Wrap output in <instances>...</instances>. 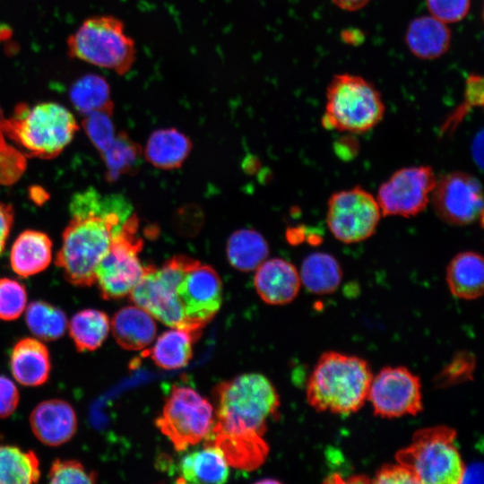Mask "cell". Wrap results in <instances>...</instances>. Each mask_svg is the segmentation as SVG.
I'll list each match as a JSON object with an SVG mask.
<instances>
[{
	"mask_svg": "<svg viewBox=\"0 0 484 484\" xmlns=\"http://www.w3.org/2000/svg\"><path fill=\"white\" fill-rule=\"evenodd\" d=\"M132 210L120 194L101 195L92 187L73 194L69 204L72 218L56 258L68 282L82 287L95 283L97 266Z\"/></svg>",
	"mask_w": 484,
	"mask_h": 484,
	"instance_id": "1",
	"label": "cell"
},
{
	"mask_svg": "<svg viewBox=\"0 0 484 484\" xmlns=\"http://www.w3.org/2000/svg\"><path fill=\"white\" fill-rule=\"evenodd\" d=\"M209 436H263L280 407L279 394L264 376L248 373L220 383Z\"/></svg>",
	"mask_w": 484,
	"mask_h": 484,
	"instance_id": "2",
	"label": "cell"
},
{
	"mask_svg": "<svg viewBox=\"0 0 484 484\" xmlns=\"http://www.w3.org/2000/svg\"><path fill=\"white\" fill-rule=\"evenodd\" d=\"M372 371L366 360L326 351L316 362L307 385V400L317 411L350 414L367 401Z\"/></svg>",
	"mask_w": 484,
	"mask_h": 484,
	"instance_id": "3",
	"label": "cell"
},
{
	"mask_svg": "<svg viewBox=\"0 0 484 484\" xmlns=\"http://www.w3.org/2000/svg\"><path fill=\"white\" fill-rule=\"evenodd\" d=\"M79 125L73 115L56 102H42L30 108L18 104L0 131L12 139L26 157L53 159L72 142Z\"/></svg>",
	"mask_w": 484,
	"mask_h": 484,
	"instance_id": "4",
	"label": "cell"
},
{
	"mask_svg": "<svg viewBox=\"0 0 484 484\" xmlns=\"http://www.w3.org/2000/svg\"><path fill=\"white\" fill-rule=\"evenodd\" d=\"M456 431L447 426L417 430L411 442L395 454L417 483H462L465 466L455 445Z\"/></svg>",
	"mask_w": 484,
	"mask_h": 484,
	"instance_id": "5",
	"label": "cell"
},
{
	"mask_svg": "<svg viewBox=\"0 0 484 484\" xmlns=\"http://www.w3.org/2000/svg\"><path fill=\"white\" fill-rule=\"evenodd\" d=\"M385 104L378 90L361 76L335 74L326 88L322 125L329 130L365 133L383 119Z\"/></svg>",
	"mask_w": 484,
	"mask_h": 484,
	"instance_id": "6",
	"label": "cell"
},
{
	"mask_svg": "<svg viewBox=\"0 0 484 484\" xmlns=\"http://www.w3.org/2000/svg\"><path fill=\"white\" fill-rule=\"evenodd\" d=\"M68 55L93 65L126 74L136 60L134 40L124 22L112 15L85 20L67 39Z\"/></svg>",
	"mask_w": 484,
	"mask_h": 484,
	"instance_id": "7",
	"label": "cell"
},
{
	"mask_svg": "<svg viewBox=\"0 0 484 484\" xmlns=\"http://www.w3.org/2000/svg\"><path fill=\"white\" fill-rule=\"evenodd\" d=\"M198 262L177 255L160 268L145 266L142 278L128 294L130 300L163 324L184 330L185 315L177 287L185 273Z\"/></svg>",
	"mask_w": 484,
	"mask_h": 484,
	"instance_id": "8",
	"label": "cell"
},
{
	"mask_svg": "<svg viewBox=\"0 0 484 484\" xmlns=\"http://www.w3.org/2000/svg\"><path fill=\"white\" fill-rule=\"evenodd\" d=\"M138 228L139 219L136 214H131L113 236L97 266L95 282L105 299H118L128 295L144 272L145 266L138 257L143 248Z\"/></svg>",
	"mask_w": 484,
	"mask_h": 484,
	"instance_id": "9",
	"label": "cell"
},
{
	"mask_svg": "<svg viewBox=\"0 0 484 484\" xmlns=\"http://www.w3.org/2000/svg\"><path fill=\"white\" fill-rule=\"evenodd\" d=\"M212 404L188 386L174 385L155 424L177 451H184L205 439L212 428Z\"/></svg>",
	"mask_w": 484,
	"mask_h": 484,
	"instance_id": "10",
	"label": "cell"
},
{
	"mask_svg": "<svg viewBox=\"0 0 484 484\" xmlns=\"http://www.w3.org/2000/svg\"><path fill=\"white\" fill-rule=\"evenodd\" d=\"M381 216L376 198L360 186L335 192L327 203V226L333 236L345 244L370 238Z\"/></svg>",
	"mask_w": 484,
	"mask_h": 484,
	"instance_id": "11",
	"label": "cell"
},
{
	"mask_svg": "<svg viewBox=\"0 0 484 484\" xmlns=\"http://www.w3.org/2000/svg\"><path fill=\"white\" fill-rule=\"evenodd\" d=\"M436 177L429 166H411L396 170L378 188L376 200L383 216L410 218L428 204Z\"/></svg>",
	"mask_w": 484,
	"mask_h": 484,
	"instance_id": "12",
	"label": "cell"
},
{
	"mask_svg": "<svg viewBox=\"0 0 484 484\" xmlns=\"http://www.w3.org/2000/svg\"><path fill=\"white\" fill-rule=\"evenodd\" d=\"M367 400L383 418L414 416L423 410L420 380L405 367H384L373 376Z\"/></svg>",
	"mask_w": 484,
	"mask_h": 484,
	"instance_id": "13",
	"label": "cell"
},
{
	"mask_svg": "<svg viewBox=\"0 0 484 484\" xmlns=\"http://www.w3.org/2000/svg\"><path fill=\"white\" fill-rule=\"evenodd\" d=\"M177 295L184 310V330L198 338L222 303V282L218 272L198 262L185 273Z\"/></svg>",
	"mask_w": 484,
	"mask_h": 484,
	"instance_id": "14",
	"label": "cell"
},
{
	"mask_svg": "<svg viewBox=\"0 0 484 484\" xmlns=\"http://www.w3.org/2000/svg\"><path fill=\"white\" fill-rule=\"evenodd\" d=\"M430 200L439 218L449 224L462 226L482 220L481 185L471 174L454 171L436 179Z\"/></svg>",
	"mask_w": 484,
	"mask_h": 484,
	"instance_id": "15",
	"label": "cell"
},
{
	"mask_svg": "<svg viewBox=\"0 0 484 484\" xmlns=\"http://www.w3.org/2000/svg\"><path fill=\"white\" fill-rule=\"evenodd\" d=\"M35 436L43 444L57 446L69 441L77 429V416L73 406L60 399L39 403L30 416Z\"/></svg>",
	"mask_w": 484,
	"mask_h": 484,
	"instance_id": "16",
	"label": "cell"
},
{
	"mask_svg": "<svg viewBox=\"0 0 484 484\" xmlns=\"http://www.w3.org/2000/svg\"><path fill=\"white\" fill-rule=\"evenodd\" d=\"M256 269L255 287L264 302L284 305L297 297L301 281L291 263L282 258H272L264 261Z\"/></svg>",
	"mask_w": 484,
	"mask_h": 484,
	"instance_id": "17",
	"label": "cell"
},
{
	"mask_svg": "<svg viewBox=\"0 0 484 484\" xmlns=\"http://www.w3.org/2000/svg\"><path fill=\"white\" fill-rule=\"evenodd\" d=\"M10 365L14 379L26 386H38L46 383L51 369L48 348L41 341L29 337L15 343Z\"/></svg>",
	"mask_w": 484,
	"mask_h": 484,
	"instance_id": "18",
	"label": "cell"
},
{
	"mask_svg": "<svg viewBox=\"0 0 484 484\" xmlns=\"http://www.w3.org/2000/svg\"><path fill=\"white\" fill-rule=\"evenodd\" d=\"M451 39V30L446 23L432 15L413 19L405 34L409 49L421 59L440 57L449 49Z\"/></svg>",
	"mask_w": 484,
	"mask_h": 484,
	"instance_id": "19",
	"label": "cell"
},
{
	"mask_svg": "<svg viewBox=\"0 0 484 484\" xmlns=\"http://www.w3.org/2000/svg\"><path fill=\"white\" fill-rule=\"evenodd\" d=\"M52 258V242L44 232L27 229L15 239L10 253L13 272L30 277L44 271Z\"/></svg>",
	"mask_w": 484,
	"mask_h": 484,
	"instance_id": "20",
	"label": "cell"
},
{
	"mask_svg": "<svg viewBox=\"0 0 484 484\" xmlns=\"http://www.w3.org/2000/svg\"><path fill=\"white\" fill-rule=\"evenodd\" d=\"M446 282L453 296L466 300L480 298L484 290V262L480 254L463 251L446 268Z\"/></svg>",
	"mask_w": 484,
	"mask_h": 484,
	"instance_id": "21",
	"label": "cell"
},
{
	"mask_svg": "<svg viewBox=\"0 0 484 484\" xmlns=\"http://www.w3.org/2000/svg\"><path fill=\"white\" fill-rule=\"evenodd\" d=\"M111 328L117 342L129 350L147 347L157 331L153 316L138 306L119 309L112 318Z\"/></svg>",
	"mask_w": 484,
	"mask_h": 484,
	"instance_id": "22",
	"label": "cell"
},
{
	"mask_svg": "<svg viewBox=\"0 0 484 484\" xmlns=\"http://www.w3.org/2000/svg\"><path fill=\"white\" fill-rule=\"evenodd\" d=\"M178 472L180 481L188 483L221 484L229 476L222 453L211 445L186 454L179 462Z\"/></svg>",
	"mask_w": 484,
	"mask_h": 484,
	"instance_id": "23",
	"label": "cell"
},
{
	"mask_svg": "<svg viewBox=\"0 0 484 484\" xmlns=\"http://www.w3.org/2000/svg\"><path fill=\"white\" fill-rule=\"evenodd\" d=\"M192 146L191 140L177 128H160L149 136L144 156L158 169H174L181 167Z\"/></svg>",
	"mask_w": 484,
	"mask_h": 484,
	"instance_id": "24",
	"label": "cell"
},
{
	"mask_svg": "<svg viewBox=\"0 0 484 484\" xmlns=\"http://www.w3.org/2000/svg\"><path fill=\"white\" fill-rule=\"evenodd\" d=\"M299 278L310 292L329 294L338 289L342 279V270L333 255L315 252L303 260Z\"/></svg>",
	"mask_w": 484,
	"mask_h": 484,
	"instance_id": "25",
	"label": "cell"
},
{
	"mask_svg": "<svg viewBox=\"0 0 484 484\" xmlns=\"http://www.w3.org/2000/svg\"><path fill=\"white\" fill-rule=\"evenodd\" d=\"M227 258L229 264L242 272L256 269L267 257L269 246L265 238L256 230L241 229L228 239Z\"/></svg>",
	"mask_w": 484,
	"mask_h": 484,
	"instance_id": "26",
	"label": "cell"
},
{
	"mask_svg": "<svg viewBox=\"0 0 484 484\" xmlns=\"http://www.w3.org/2000/svg\"><path fill=\"white\" fill-rule=\"evenodd\" d=\"M69 99L83 116L95 111L114 110L109 83L99 74L89 73L77 79L70 87Z\"/></svg>",
	"mask_w": 484,
	"mask_h": 484,
	"instance_id": "27",
	"label": "cell"
},
{
	"mask_svg": "<svg viewBox=\"0 0 484 484\" xmlns=\"http://www.w3.org/2000/svg\"><path fill=\"white\" fill-rule=\"evenodd\" d=\"M197 338L191 333L175 328L164 332L156 341L151 357L164 369H177L186 366L193 355L192 344Z\"/></svg>",
	"mask_w": 484,
	"mask_h": 484,
	"instance_id": "28",
	"label": "cell"
},
{
	"mask_svg": "<svg viewBox=\"0 0 484 484\" xmlns=\"http://www.w3.org/2000/svg\"><path fill=\"white\" fill-rule=\"evenodd\" d=\"M69 333L79 351L97 350L106 340L110 327L106 313L97 309H83L69 323Z\"/></svg>",
	"mask_w": 484,
	"mask_h": 484,
	"instance_id": "29",
	"label": "cell"
},
{
	"mask_svg": "<svg viewBox=\"0 0 484 484\" xmlns=\"http://www.w3.org/2000/svg\"><path fill=\"white\" fill-rule=\"evenodd\" d=\"M39 477V462L33 451L0 445V484L36 483Z\"/></svg>",
	"mask_w": 484,
	"mask_h": 484,
	"instance_id": "30",
	"label": "cell"
},
{
	"mask_svg": "<svg viewBox=\"0 0 484 484\" xmlns=\"http://www.w3.org/2000/svg\"><path fill=\"white\" fill-rule=\"evenodd\" d=\"M106 167L105 178L117 181L121 176L134 173L140 167L143 150L126 132H119L101 154Z\"/></svg>",
	"mask_w": 484,
	"mask_h": 484,
	"instance_id": "31",
	"label": "cell"
},
{
	"mask_svg": "<svg viewBox=\"0 0 484 484\" xmlns=\"http://www.w3.org/2000/svg\"><path fill=\"white\" fill-rule=\"evenodd\" d=\"M30 332L43 341H56L64 335L67 318L63 310L45 301L31 302L25 314Z\"/></svg>",
	"mask_w": 484,
	"mask_h": 484,
	"instance_id": "32",
	"label": "cell"
},
{
	"mask_svg": "<svg viewBox=\"0 0 484 484\" xmlns=\"http://www.w3.org/2000/svg\"><path fill=\"white\" fill-rule=\"evenodd\" d=\"M476 357L470 351L461 350L441 369L434 380L436 388H447L473 379Z\"/></svg>",
	"mask_w": 484,
	"mask_h": 484,
	"instance_id": "33",
	"label": "cell"
},
{
	"mask_svg": "<svg viewBox=\"0 0 484 484\" xmlns=\"http://www.w3.org/2000/svg\"><path fill=\"white\" fill-rule=\"evenodd\" d=\"M113 112L95 111L84 116L82 127L94 147L101 154L116 137Z\"/></svg>",
	"mask_w": 484,
	"mask_h": 484,
	"instance_id": "34",
	"label": "cell"
},
{
	"mask_svg": "<svg viewBox=\"0 0 484 484\" xmlns=\"http://www.w3.org/2000/svg\"><path fill=\"white\" fill-rule=\"evenodd\" d=\"M27 305V291L19 281L0 279V319L12 321L17 319Z\"/></svg>",
	"mask_w": 484,
	"mask_h": 484,
	"instance_id": "35",
	"label": "cell"
},
{
	"mask_svg": "<svg viewBox=\"0 0 484 484\" xmlns=\"http://www.w3.org/2000/svg\"><path fill=\"white\" fill-rule=\"evenodd\" d=\"M26 165L24 153L8 143L0 131V185L16 183L23 175Z\"/></svg>",
	"mask_w": 484,
	"mask_h": 484,
	"instance_id": "36",
	"label": "cell"
},
{
	"mask_svg": "<svg viewBox=\"0 0 484 484\" xmlns=\"http://www.w3.org/2000/svg\"><path fill=\"white\" fill-rule=\"evenodd\" d=\"M48 479L51 483H94L97 474L76 460L56 459L50 467Z\"/></svg>",
	"mask_w": 484,
	"mask_h": 484,
	"instance_id": "37",
	"label": "cell"
},
{
	"mask_svg": "<svg viewBox=\"0 0 484 484\" xmlns=\"http://www.w3.org/2000/svg\"><path fill=\"white\" fill-rule=\"evenodd\" d=\"M483 105V77L480 74H470L466 81L464 102L446 120L443 132L454 129L465 114L473 107Z\"/></svg>",
	"mask_w": 484,
	"mask_h": 484,
	"instance_id": "38",
	"label": "cell"
},
{
	"mask_svg": "<svg viewBox=\"0 0 484 484\" xmlns=\"http://www.w3.org/2000/svg\"><path fill=\"white\" fill-rule=\"evenodd\" d=\"M427 6L432 16L447 24L465 18L471 0H427Z\"/></svg>",
	"mask_w": 484,
	"mask_h": 484,
	"instance_id": "39",
	"label": "cell"
},
{
	"mask_svg": "<svg viewBox=\"0 0 484 484\" xmlns=\"http://www.w3.org/2000/svg\"><path fill=\"white\" fill-rule=\"evenodd\" d=\"M373 482L417 483L412 473L400 463L385 464L376 472Z\"/></svg>",
	"mask_w": 484,
	"mask_h": 484,
	"instance_id": "40",
	"label": "cell"
},
{
	"mask_svg": "<svg viewBox=\"0 0 484 484\" xmlns=\"http://www.w3.org/2000/svg\"><path fill=\"white\" fill-rule=\"evenodd\" d=\"M19 391L13 382L0 376V419L10 416L19 403Z\"/></svg>",
	"mask_w": 484,
	"mask_h": 484,
	"instance_id": "41",
	"label": "cell"
},
{
	"mask_svg": "<svg viewBox=\"0 0 484 484\" xmlns=\"http://www.w3.org/2000/svg\"><path fill=\"white\" fill-rule=\"evenodd\" d=\"M14 211L12 205L0 203V255L13 224Z\"/></svg>",
	"mask_w": 484,
	"mask_h": 484,
	"instance_id": "42",
	"label": "cell"
},
{
	"mask_svg": "<svg viewBox=\"0 0 484 484\" xmlns=\"http://www.w3.org/2000/svg\"><path fill=\"white\" fill-rule=\"evenodd\" d=\"M335 5L345 11H357L363 8L370 0H332Z\"/></svg>",
	"mask_w": 484,
	"mask_h": 484,
	"instance_id": "43",
	"label": "cell"
},
{
	"mask_svg": "<svg viewBox=\"0 0 484 484\" xmlns=\"http://www.w3.org/2000/svg\"><path fill=\"white\" fill-rule=\"evenodd\" d=\"M341 39L347 44L358 45L362 42L364 36L362 31L357 29H347L341 32Z\"/></svg>",
	"mask_w": 484,
	"mask_h": 484,
	"instance_id": "44",
	"label": "cell"
},
{
	"mask_svg": "<svg viewBox=\"0 0 484 484\" xmlns=\"http://www.w3.org/2000/svg\"><path fill=\"white\" fill-rule=\"evenodd\" d=\"M482 132H480L477 134L472 143V155L474 157V160L480 165V168L482 167Z\"/></svg>",
	"mask_w": 484,
	"mask_h": 484,
	"instance_id": "45",
	"label": "cell"
},
{
	"mask_svg": "<svg viewBox=\"0 0 484 484\" xmlns=\"http://www.w3.org/2000/svg\"><path fill=\"white\" fill-rule=\"evenodd\" d=\"M4 119V113H3L2 108H0V125H1Z\"/></svg>",
	"mask_w": 484,
	"mask_h": 484,
	"instance_id": "46",
	"label": "cell"
}]
</instances>
